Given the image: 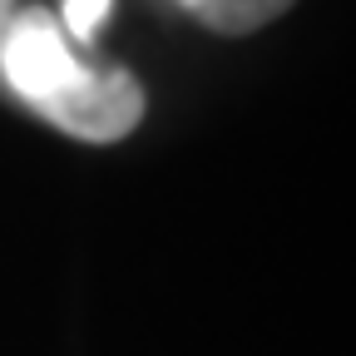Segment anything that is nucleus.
<instances>
[{
    "mask_svg": "<svg viewBox=\"0 0 356 356\" xmlns=\"http://www.w3.org/2000/svg\"><path fill=\"white\" fill-rule=\"evenodd\" d=\"M40 119H50L55 129L74 134L89 144H114L144 119V89L129 70H79L60 95H50L44 104H35Z\"/></svg>",
    "mask_w": 356,
    "mask_h": 356,
    "instance_id": "1",
    "label": "nucleus"
},
{
    "mask_svg": "<svg viewBox=\"0 0 356 356\" xmlns=\"http://www.w3.org/2000/svg\"><path fill=\"white\" fill-rule=\"evenodd\" d=\"M0 35H6V40H0V74H6V84L30 109L44 104L50 95H60V89L84 70L70 55V40L60 35L50 10H25Z\"/></svg>",
    "mask_w": 356,
    "mask_h": 356,
    "instance_id": "2",
    "label": "nucleus"
},
{
    "mask_svg": "<svg viewBox=\"0 0 356 356\" xmlns=\"http://www.w3.org/2000/svg\"><path fill=\"white\" fill-rule=\"evenodd\" d=\"M287 6L292 0H198L193 15L218 35H248V30L267 25V20H277Z\"/></svg>",
    "mask_w": 356,
    "mask_h": 356,
    "instance_id": "3",
    "label": "nucleus"
},
{
    "mask_svg": "<svg viewBox=\"0 0 356 356\" xmlns=\"http://www.w3.org/2000/svg\"><path fill=\"white\" fill-rule=\"evenodd\" d=\"M109 15V0H65V25L79 35V40H89L95 35V25Z\"/></svg>",
    "mask_w": 356,
    "mask_h": 356,
    "instance_id": "4",
    "label": "nucleus"
},
{
    "mask_svg": "<svg viewBox=\"0 0 356 356\" xmlns=\"http://www.w3.org/2000/svg\"><path fill=\"white\" fill-rule=\"evenodd\" d=\"M10 10H15V0H0V30L10 25Z\"/></svg>",
    "mask_w": 356,
    "mask_h": 356,
    "instance_id": "5",
    "label": "nucleus"
},
{
    "mask_svg": "<svg viewBox=\"0 0 356 356\" xmlns=\"http://www.w3.org/2000/svg\"><path fill=\"white\" fill-rule=\"evenodd\" d=\"M178 6H188V10H193V6H198V0H178Z\"/></svg>",
    "mask_w": 356,
    "mask_h": 356,
    "instance_id": "6",
    "label": "nucleus"
}]
</instances>
